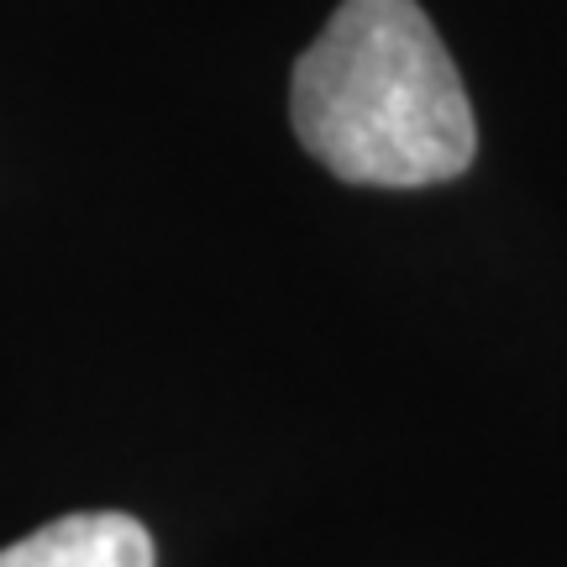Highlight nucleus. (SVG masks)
I'll return each instance as SVG.
<instances>
[{
  "label": "nucleus",
  "mask_w": 567,
  "mask_h": 567,
  "mask_svg": "<svg viewBox=\"0 0 567 567\" xmlns=\"http://www.w3.org/2000/svg\"><path fill=\"white\" fill-rule=\"evenodd\" d=\"M305 153L347 184L421 189L478 153L463 74L415 0H342L289 80Z\"/></svg>",
  "instance_id": "1"
},
{
  "label": "nucleus",
  "mask_w": 567,
  "mask_h": 567,
  "mask_svg": "<svg viewBox=\"0 0 567 567\" xmlns=\"http://www.w3.org/2000/svg\"><path fill=\"white\" fill-rule=\"evenodd\" d=\"M153 536L122 509H80L21 536L0 551V567H153Z\"/></svg>",
  "instance_id": "2"
}]
</instances>
